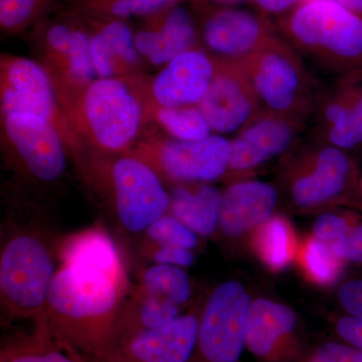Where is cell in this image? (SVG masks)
I'll return each mask as SVG.
<instances>
[{
    "instance_id": "9",
    "label": "cell",
    "mask_w": 362,
    "mask_h": 362,
    "mask_svg": "<svg viewBox=\"0 0 362 362\" xmlns=\"http://www.w3.org/2000/svg\"><path fill=\"white\" fill-rule=\"evenodd\" d=\"M356 163L344 150L317 145L295 160L290 192L297 206L308 207L337 199L357 183Z\"/></svg>"
},
{
    "instance_id": "32",
    "label": "cell",
    "mask_w": 362,
    "mask_h": 362,
    "mask_svg": "<svg viewBox=\"0 0 362 362\" xmlns=\"http://www.w3.org/2000/svg\"><path fill=\"white\" fill-rule=\"evenodd\" d=\"M47 0H0V25L6 33L26 28L44 8Z\"/></svg>"
},
{
    "instance_id": "27",
    "label": "cell",
    "mask_w": 362,
    "mask_h": 362,
    "mask_svg": "<svg viewBox=\"0 0 362 362\" xmlns=\"http://www.w3.org/2000/svg\"><path fill=\"white\" fill-rule=\"evenodd\" d=\"M156 112L157 121L173 139L195 141L213 134L199 106H158Z\"/></svg>"
},
{
    "instance_id": "19",
    "label": "cell",
    "mask_w": 362,
    "mask_h": 362,
    "mask_svg": "<svg viewBox=\"0 0 362 362\" xmlns=\"http://www.w3.org/2000/svg\"><path fill=\"white\" fill-rule=\"evenodd\" d=\"M277 192L268 183L240 181L223 194L218 226L226 235H238L269 220L277 204Z\"/></svg>"
},
{
    "instance_id": "34",
    "label": "cell",
    "mask_w": 362,
    "mask_h": 362,
    "mask_svg": "<svg viewBox=\"0 0 362 362\" xmlns=\"http://www.w3.org/2000/svg\"><path fill=\"white\" fill-rule=\"evenodd\" d=\"M352 221L337 214H324L314 223L313 230L317 239L323 242H335L346 233Z\"/></svg>"
},
{
    "instance_id": "23",
    "label": "cell",
    "mask_w": 362,
    "mask_h": 362,
    "mask_svg": "<svg viewBox=\"0 0 362 362\" xmlns=\"http://www.w3.org/2000/svg\"><path fill=\"white\" fill-rule=\"evenodd\" d=\"M170 194V214L201 235H211L218 226L223 194L211 185H178Z\"/></svg>"
},
{
    "instance_id": "30",
    "label": "cell",
    "mask_w": 362,
    "mask_h": 362,
    "mask_svg": "<svg viewBox=\"0 0 362 362\" xmlns=\"http://www.w3.org/2000/svg\"><path fill=\"white\" fill-rule=\"evenodd\" d=\"M145 235L154 245H170L188 250L194 249L197 245L195 233L170 214L152 223Z\"/></svg>"
},
{
    "instance_id": "6",
    "label": "cell",
    "mask_w": 362,
    "mask_h": 362,
    "mask_svg": "<svg viewBox=\"0 0 362 362\" xmlns=\"http://www.w3.org/2000/svg\"><path fill=\"white\" fill-rule=\"evenodd\" d=\"M75 118L98 148L122 151L135 139L143 120L142 105L123 81L99 78L82 87Z\"/></svg>"
},
{
    "instance_id": "11",
    "label": "cell",
    "mask_w": 362,
    "mask_h": 362,
    "mask_svg": "<svg viewBox=\"0 0 362 362\" xmlns=\"http://www.w3.org/2000/svg\"><path fill=\"white\" fill-rule=\"evenodd\" d=\"M216 62V77L197 106L214 132H240L266 111L244 65Z\"/></svg>"
},
{
    "instance_id": "18",
    "label": "cell",
    "mask_w": 362,
    "mask_h": 362,
    "mask_svg": "<svg viewBox=\"0 0 362 362\" xmlns=\"http://www.w3.org/2000/svg\"><path fill=\"white\" fill-rule=\"evenodd\" d=\"M59 265L85 267L120 281H129L125 263L116 243L103 226H94L59 238Z\"/></svg>"
},
{
    "instance_id": "7",
    "label": "cell",
    "mask_w": 362,
    "mask_h": 362,
    "mask_svg": "<svg viewBox=\"0 0 362 362\" xmlns=\"http://www.w3.org/2000/svg\"><path fill=\"white\" fill-rule=\"evenodd\" d=\"M250 296L244 286L228 281L218 286L199 318V334L189 362H239L246 346Z\"/></svg>"
},
{
    "instance_id": "26",
    "label": "cell",
    "mask_w": 362,
    "mask_h": 362,
    "mask_svg": "<svg viewBox=\"0 0 362 362\" xmlns=\"http://www.w3.org/2000/svg\"><path fill=\"white\" fill-rule=\"evenodd\" d=\"M138 291L163 298L178 306L187 303L192 295L189 279L176 266L156 264L142 272Z\"/></svg>"
},
{
    "instance_id": "29",
    "label": "cell",
    "mask_w": 362,
    "mask_h": 362,
    "mask_svg": "<svg viewBox=\"0 0 362 362\" xmlns=\"http://www.w3.org/2000/svg\"><path fill=\"white\" fill-rule=\"evenodd\" d=\"M362 78L356 82L354 99L341 122L318 134L326 144L347 150L362 145Z\"/></svg>"
},
{
    "instance_id": "39",
    "label": "cell",
    "mask_w": 362,
    "mask_h": 362,
    "mask_svg": "<svg viewBox=\"0 0 362 362\" xmlns=\"http://www.w3.org/2000/svg\"><path fill=\"white\" fill-rule=\"evenodd\" d=\"M254 1L265 13H280L291 8L299 1L303 2V0H254Z\"/></svg>"
},
{
    "instance_id": "28",
    "label": "cell",
    "mask_w": 362,
    "mask_h": 362,
    "mask_svg": "<svg viewBox=\"0 0 362 362\" xmlns=\"http://www.w3.org/2000/svg\"><path fill=\"white\" fill-rule=\"evenodd\" d=\"M301 264L313 282L327 285L334 282L342 271L343 261L327 242L312 238L304 244Z\"/></svg>"
},
{
    "instance_id": "24",
    "label": "cell",
    "mask_w": 362,
    "mask_h": 362,
    "mask_svg": "<svg viewBox=\"0 0 362 362\" xmlns=\"http://www.w3.org/2000/svg\"><path fill=\"white\" fill-rule=\"evenodd\" d=\"M295 235L286 218L275 216L262 223L255 237L259 258L271 270L280 271L294 258Z\"/></svg>"
},
{
    "instance_id": "38",
    "label": "cell",
    "mask_w": 362,
    "mask_h": 362,
    "mask_svg": "<svg viewBox=\"0 0 362 362\" xmlns=\"http://www.w3.org/2000/svg\"><path fill=\"white\" fill-rule=\"evenodd\" d=\"M337 331L344 341L362 351V320L351 316L342 317L338 320Z\"/></svg>"
},
{
    "instance_id": "31",
    "label": "cell",
    "mask_w": 362,
    "mask_h": 362,
    "mask_svg": "<svg viewBox=\"0 0 362 362\" xmlns=\"http://www.w3.org/2000/svg\"><path fill=\"white\" fill-rule=\"evenodd\" d=\"M177 0H89L90 8L116 18L156 13Z\"/></svg>"
},
{
    "instance_id": "41",
    "label": "cell",
    "mask_w": 362,
    "mask_h": 362,
    "mask_svg": "<svg viewBox=\"0 0 362 362\" xmlns=\"http://www.w3.org/2000/svg\"><path fill=\"white\" fill-rule=\"evenodd\" d=\"M356 187L357 192H359V194L362 195V177L359 178V180H357Z\"/></svg>"
},
{
    "instance_id": "1",
    "label": "cell",
    "mask_w": 362,
    "mask_h": 362,
    "mask_svg": "<svg viewBox=\"0 0 362 362\" xmlns=\"http://www.w3.org/2000/svg\"><path fill=\"white\" fill-rule=\"evenodd\" d=\"M129 293V281L59 265L44 315L35 324L78 361L116 362L117 327Z\"/></svg>"
},
{
    "instance_id": "17",
    "label": "cell",
    "mask_w": 362,
    "mask_h": 362,
    "mask_svg": "<svg viewBox=\"0 0 362 362\" xmlns=\"http://www.w3.org/2000/svg\"><path fill=\"white\" fill-rule=\"evenodd\" d=\"M297 326L291 309L259 299L252 302L246 322V346L252 356L264 361L279 362L291 356Z\"/></svg>"
},
{
    "instance_id": "21",
    "label": "cell",
    "mask_w": 362,
    "mask_h": 362,
    "mask_svg": "<svg viewBox=\"0 0 362 362\" xmlns=\"http://www.w3.org/2000/svg\"><path fill=\"white\" fill-rule=\"evenodd\" d=\"M45 42L52 59L65 71L69 83L82 88L95 81L97 75L87 33L73 25L56 23L45 33Z\"/></svg>"
},
{
    "instance_id": "2",
    "label": "cell",
    "mask_w": 362,
    "mask_h": 362,
    "mask_svg": "<svg viewBox=\"0 0 362 362\" xmlns=\"http://www.w3.org/2000/svg\"><path fill=\"white\" fill-rule=\"evenodd\" d=\"M58 239L39 225L6 226L0 252L2 322L35 323L44 315L59 267Z\"/></svg>"
},
{
    "instance_id": "8",
    "label": "cell",
    "mask_w": 362,
    "mask_h": 362,
    "mask_svg": "<svg viewBox=\"0 0 362 362\" xmlns=\"http://www.w3.org/2000/svg\"><path fill=\"white\" fill-rule=\"evenodd\" d=\"M230 154V140L211 134L195 141L166 140L135 156L168 180L209 182L218 180L228 171Z\"/></svg>"
},
{
    "instance_id": "40",
    "label": "cell",
    "mask_w": 362,
    "mask_h": 362,
    "mask_svg": "<svg viewBox=\"0 0 362 362\" xmlns=\"http://www.w3.org/2000/svg\"><path fill=\"white\" fill-rule=\"evenodd\" d=\"M306 1H311V0H303V2ZM332 1L362 16V0H332Z\"/></svg>"
},
{
    "instance_id": "3",
    "label": "cell",
    "mask_w": 362,
    "mask_h": 362,
    "mask_svg": "<svg viewBox=\"0 0 362 362\" xmlns=\"http://www.w3.org/2000/svg\"><path fill=\"white\" fill-rule=\"evenodd\" d=\"M290 45L343 78L362 77V16L332 0L303 2L285 21Z\"/></svg>"
},
{
    "instance_id": "16",
    "label": "cell",
    "mask_w": 362,
    "mask_h": 362,
    "mask_svg": "<svg viewBox=\"0 0 362 362\" xmlns=\"http://www.w3.org/2000/svg\"><path fill=\"white\" fill-rule=\"evenodd\" d=\"M218 62L206 52L192 49L164 66L152 84L158 106H197L216 77Z\"/></svg>"
},
{
    "instance_id": "20",
    "label": "cell",
    "mask_w": 362,
    "mask_h": 362,
    "mask_svg": "<svg viewBox=\"0 0 362 362\" xmlns=\"http://www.w3.org/2000/svg\"><path fill=\"white\" fill-rule=\"evenodd\" d=\"M197 30L187 9H169L156 30H141L135 35V45L142 57L153 65H164L182 52L194 49Z\"/></svg>"
},
{
    "instance_id": "15",
    "label": "cell",
    "mask_w": 362,
    "mask_h": 362,
    "mask_svg": "<svg viewBox=\"0 0 362 362\" xmlns=\"http://www.w3.org/2000/svg\"><path fill=\"white\" fill-rule=\"evenodd\" d=\"M304 122L265 112L230 141L228 170L245 173L287 151Z\"/></svg>"
},
{
    "instance_id": "4",
    "label": "cell",
    "mask_w": 362,
    "mask_h": 362,
    "mask_svg": "<svg viewBox=\"0 0 362 362\" xmlns=\"http://www.w3.org/2000/svg\"><path fill=\"white\" fill-rule=\"evenodd\" d=\"M266 112L304 122L320 98L300 54L274 37L242 63Z\"/></svg>"
},
{
    "instance_id": "22",
    "label": "cell",
    "mask_w": 362,
    "mask_h": 362,
    "mask_svg": "<svg viewBox=\"0 0 362 362\" xmlns=\"http://www.w3.org/2000/svg\"><path fill=\"white\" fill-rule=\"evenodd\" d=\"M90 52L99 78H115L139 64L134 33L121 21H110L90 37Z\"/></svg>"
},
{
    "instance_id": "12",
    "label": "cell",
    "mask_w": 362,
    "mask_h": 362,
    "mask_svg": "<svg viewBox=\"0 0 362 362\" xmlns=\"http://www.w3.org/2000/svg\"><path fill=\"white\" fill-rule=\"evenodd\" d=\"M4 132L21 168L40 182L52 183L65 173L66 156L61 131L42 117L4 115Z\"/></svg>"
},
{
    "instance_id": "10",
    "label": "cell",
    "mask_w": 362,
    "mask_h": 362,
    "mask_svg": "<svg viewBox=\"0 0 362 362\" xmlns=\"http://www.w3.org/2000/svg\"><path fill=\"white\" fill-rule=\"evenodd\" d=\"M0 100L2 115L26 113L54 124L68 142L74 140L66 119L57 103L47 71L32 59L2 57L0 65Z\"/></svg>"
},
{
    "instance_id": "37",
    "label": "cell",
    "mask_w": 362,
    "mask_h": 362,
    "mask_svg": "<svg viewBox=\"0 0 362 362\" xmlns=\"http://www.w3.org/2000/svg\"><path fill=\"white\" fill-rule=\"evenodd\" d=\"M338 299L350 316L362 320V279L342 285L338 292Z\"/></svg>"
},
{
    "instance_id": "36",
    "label": "cell",
    "mask_w": 362,
    "mask_h": 362,
    "mask_svg": "<svg viewBox=\"0 0 362 362\" xmlns=\"http://www.w3.org/2000/svg\"><path fill=\"white\" fill-rule=\"evenodd\" d=\"M151 259L156 264H164L176 267H188L194 261V256L190 250L170 245H154Z\"/></svg>"
},
{
    "instance_id": "43",
    "label": "cell",
    "mask_w": 362,
    "mask_h": 362,
    "mask_svg": "<svg viewBox=\"0 0 362 362\" xmlns=\"http://www.w3.org/2000/svg\"><path fill=\"white\" fill-rule=\"evenodd\" d=\"M361 209H362V204H361Z\"/></svg>"
},
{
    "instance_id": "33",
    "label": "cell",
    "mask_w": 362,
    "mask_h": 362,
    "mask_svg": "<svg viewBox=\"0 0 362 362\" xmlns=\"http://www.w3.org/2000/svg\"><path fill=\"white\" fill-rule=\"evenodd\" d=\"M331 246L342 261L362 262V223L350 226L346 233Z\"/></svg>"
},
{
    "instance_id": "13",
    "label": "cell",
    "mask_w": 362,
    "mask_h": 362,
    "mask_svg": "<svg viewBox=\"0 0 362 362\" xmlns=\"http://www.w3.org/2000/svg\"><path fill=\"white\" fill-rule=\"evenodd\" d=\"M275 35L265 21L243 9L214 11L202 25V37L220 61L245 63Z\"/></svg>"
},
{
    "instance_id": "5",
    "label": "cell",
    "mask_w": 362,
    "mask_h": 362,
    "mask_svg": "<svg viewBox=\"0 0 362 362\" xmlns=\"http://www.w3.org/2000/svg\"><path fill=\"white\" fill-rule=\"evenodd\" d=\"M98 175L110 197L117 223L124 232L145 233L168 214L170 194L158 173L139 157H118L100 168Z\"/></svg>"
},
{
    "instance_id": "25",
    "label": "cell",
    "mask_w": 362,
    "mask_h": 362,
    "mask_svg": "<svg viewBox=\"0 0 362 362\" xmlns=\"http://www.w3.org/2000/svg\"><path fill=\"white\" fill-rule=\"evenodd\" d=\"M0 362H81L61 349L42 326L33 334L11 339L2 346Z\"/></svg>"
},
{
    "instance_id": "35",
    "label": "cell",
    "mask_w": 362,
    "mask_h": 362,
    "mask_svg": "<svg viewBox=\"0 0 362 362\" xmlns=\"http://www.w3.org/2000/svg\"><path fill=\"white\" fill-rule=\"evenodd\" d=\"M309 362H362V351L337 342H327L314 352Z\"/></svg>"
},
{
    "instance_id": "42",
    "label": "cell",
    "mask_w": 362,
    "mask_h": 362,
    "mask_svg": "<svg viewBox=\"0 0 362 362\" xmlns=\"http://www.w3.org/2000/svg\"><path fill=\"white\" fill-rule=\"evenodd\" d=\"M214 1L223 2V4H233V2L240 1V0H214Z\"/></svg>"
},
{
    "instance_id": "14",
    "label": "cell",
    "mask_w": 362,
    "mask_h": 362,
    "mask_svg": "<svg viewBox=\"0 0 362 362\" xmlns=\"http://www.w3.org/2000/svg\"><path fill=\"white\" fill-rule=\"evenodd\" d=\"M199 318L187 314L162 327L141 331L119 342L116 362H189Z\"/></svg>"
}]
</instances>
